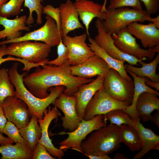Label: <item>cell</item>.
I'll use <instances>...</instances> for the list:
<instances>
[{
	"label": "cell",
	"mask_w": 159,
	"mask_h": 159,
	"mask_svg": "<svg viewBox=\"0 0 159 159\" xmlns=\"http://www.w3.org/2000/svg\"><path fill=\"white\" fill-rule=\"evenodd\" d=\"M3 133L6 135L7 137L16 143H20L27 146L25 141L20 133L19 129L11 122L7 121L3 130Z\"/></svg>",
	"instance_id": "34"
},
{
	"label": "cell",
	"mask_w": 159,
	"mask_h": 159,
	"mask_svg": "<svg viewBox=\"0 0 159 159\" xmlns=\"http://www.w3.org/2000/svg\"><path fill=\"white\" fill-rule=\"evenodd\" d=\"M27 18L26 15L12 19L0 16V25L4 27L0 31V39L6 37L7 40L18 38L21 36V31H29L30 27L26 24Z\"/></svg>",
	"instance_id": "22"
},
{
	"label": "cell",
	"mask_w": 159,
	"mask_h": 159,
	"mask_svg": "<svg viewBox=\"0 0 159 159\" xmlns=\"http://www.w3.org/2000/svg\"><path fill=\"white\" fill-rule=\"evenodd\" d=\"M119 127L121 143L125 144L131 151L140 150L141 148L140 138L135 127L124 124L119 126Z\"/></svg>",
	"instance_id": "29"
},
{
	"label": "cell",
	"mask_w": 159,
	"mask_h": 159,
	"mask_svg": "<svg viewBox=\"0 0 159 159\" xmlns=\"http://www.w3.org/2000/svg\"><path fill=\"white\" fill-rule=\"evenodd\" d=\"M38 118L32 115L29 122L26 126L19 129L20 133L27 146L33 152L41 136V129Z\"/></svg>",
	"instance_id": "26"
},
{
	"label": "cell",
	"mask_w": 159,
	"mask_h": 159,
	"mask_svg": "<svg viewBox=\"0 0 159 159\" xmlns=\"http://www.w3.org/2000/svg\"><path fill=\"white\" fill-rule=\"evenodd\" d=\"M159 63V52L157 53L155 58L150 62L146 63L143 61L138 63L142 65L140 67H136L130 64H125L126 72L129 71L136 76L140 77H146L152 81L159 82V74L156 73V69Z\"/></svg>",
	"instance_id": "25"
},
{
	"label": "cell",
	"mask_w": 159,
	"mask_h": 159,
	"mask_svg": "<svg viewBox=\"0 0 159 159\" xmlns=\"http://www.w3.org/2000/svg\"><path fill=\"white\" fill-rule=\"evenodd\" d=\"M144 79L145 84L149 87H153L157 90H159V82H153L146 77H142Z\"/></svg>",
	"instance_id": "42"
},
{
	"label": "cell",
	"mask_w": 159,
	"mask_h": 159,
	"mask_svg": "<svg viewBox=\"0 0 159 159\" xmlns=\"http://www.w3.org/2000/svg\"><path fill=\"white\" fill-rule=\"evenodd\" d=\"M103 87L114 99L131 103L134 87L133 80L125 79L116 70L110 68L105 77Z\"/></svg>",
	"instance_id": "10"
},
{
	"label": "cell",
	"mask_w": 159,
	"mask_h": 159,
	"mask_svg": "<svg viewBox=\"0 0 159 159\" xmlns=\"http://www.w3.org/2000/svg\"><path fill=\"white\" fill-rule=\"evenodd\" d=\"M51 47L42 42L26 40L13 42L7 47L4 56H12L33 64H46Z\"/></svg>",
	"instance_id": "5"
},
{
	"label": "cell",
	"mask_w": 159,
	"mask_h": 159,
	"mask_svg": "<svg viewBox=\"0 0 159 159\" xmlns=\"http://www.w3.org/2000/svg\"><path fill=\"white\" fill-rule=\"evenodd\" d=\"M88 41L89 44L88 45L95 55L103 59L110 68L116 70L123 78L130 81L133 80L128 75L125 68L124 63L125 61L124 60H117L110 56L98 45L92 38L89 37Z\"/></svg>",
	"instance_id": "24"
},
{
	"label": "cell",
	"mask_w": 159,
	"mask_h": 159,
	"mask_svg": "<svg viewBox=\"0 0 159 159\" xmlns=\"http://www.w3.org/2000/svg\"><path fill=\"white\" fill-rule=\"evenodd\" d=\"M19 63L14 62L9 68L8 73L10 81L15 88V97L25 102L27 105L31 115L36 116L38 119L43 118L45 110L63 93L65 87L58 86L50 88L49 95L46 98L40 99L32 94L26 87L23 82L25 76L24 73L20 74L18 70Z\"/></svg>",
	"instance_id": "2"
},
{
	"label": "cell",
	"mask_w": 159,
	"mask_h": 159,
	"mask_svg": "<svg viewBox=\"0 0 159 159\" xmlns=\"http://www.w3.org/2000/svg\"><path fill=\"white\" fill-rule=\"evenodd\" d=\"M106 0H105V3H104V4H106Z\"/></svg>",
	"instance_id": "49"
},
{
	"label": "cell",
	"mask_w": 159,
	"mask_h": 159,
	"mask_svg": "<svg viewBox=\"0 0 159 159\" xmlns=\"http://www.w3.org/2000/svg\"><path fill=\"white\" fill-rule=\"evenodd\" d=\"M157 96L154 93L145 92L138 97L135 109L139 117L143 122L149 121L152 112L159 110V99Z\"/></svg>",
	"instance_id": "23"
},
{
	"label": "cell",
	"mask_w": 159,
	"mask_h": 159,
	"mask_svg": "<svg viewBox=\"0 0 159 159\" xmlns=\"http://www.w3.org/2000/svg\"><path fill=\"white\" fill-rule=\"evenodd\" d=\"M42 12L43 13L50 16L55 21L59 30L62 32L61 26L60 11L59 8H55L50 4L47 5L43 6Z\"/></svg>",
	"instance_id": "37"
},
{
	"label": "cell",
	"mask_w": 159,
	"mask_h": 159,
	"mask_svg": "<svg viewBox=\"0 0 159 159\" xmlns=\"http://www.w3.org/2000/svg\"><path fill=\"white\" fill-rule=\"evenodd\" d=\"M104 12L105 18L102 21V23L106 32L111 35L117 34L133 22L143 23L148 21L151 17L145 10H136L128 7L114 9L106 8Z\"/></svg>",
	"instance_id": "4"
},
{
	"label": "cell",
	"mask_w": 159,
	"mask_h": 159,
	"mask_svg": "<svg viewBox=\"0 0 159 159\" xmlns=\"http://www.w3.org/2000/svg\"><path fill=\"white\" fill-rule=\"evenodd\" d=\"M88 36L85 33L73 37L68 35L62 37V42L68 51V61L71 66L81 64L95 55L86 42Z\"/></svg>",
	"instance_id": "11"
},
{
	"label": "cell",
	"mask_w": 159,
	"mask_h": 159,
	"mask_svg": "<svg viewBox=\"0 0 159 159\" xmlns=\"http://www.w3.org/2000/svg\"><path fill=\"white\" fill-rule=\"evenodd\" d=\"M103 115L104 120L109 121L110 124L119 126L124 124L135 126L134 121L123 109L114 110Z\"/></svg>",
	"instance_id": "30"
},
{
	"label": "cell",
	"mask_w": 159,
	"mask_h": 159,
	"mask_svg": "<svg viewBox=\"0 0 159 159\" xmlns=\"http://www.w3.org/2000/svg\"><path fill=\"white\" fill-rule=\"evenodd\" d=\"M107 125L103 115H98L89 120L82 119L78 127L72 132L62 131L57 134L68 135V137L59 143V148L64 151L71 149L79 152L82 151L81 143L87 135Z\"/></svg>",
	"instance_id": "6"
},
{
	"label": "cell",
	"mask_w": 159,
	"mask_h": 159,
	"mask_svg": "<svg viewBox=\"0 0 159 159\" xmlns=\"http://www.w3.org/2000/svg\"><path fill=\"white\" fill-rule=\"evenodd\" d=\"M15 92L8 71L4 67L0 69V104L3 102L6 98L14 96Z\"/></svg>",
	"instance_id": "31"
},
{
	"label": "cell",
	"mask_w": 159,
	"mask_h": 159,
	"mask_svg": "<svg viewBox=\"0 0 159 159\" xmlns=\"http://www.w3.org/2000/svg\"><path fill=\"white\" fill-rule=\"evenodd\" d=\"M126 29L140 40L144 48H152L159 45V29L154 23L145 24L135 21L129 24Z\"/></svg>",
	"instance_id": "17"
},
{
	"label": "cell",
	"mask_w": 159,
	"mask_h": 159,
	"mask_svg": "<svg viewBox=\"0 0 159 159\" xmlns=\"http://www.w3.org/2000/svg\"><path fill=\"white\" fill-rule=\"evenodd\" d=\"M71 65L67 61L60 66L45 64L36 67L34 71L25 76L24 84L34 95L43 99L49 95V89L58 86L65 87L63 93L72 96L82 85L90 83L94 79H84L72 75Z\"/></svg>",
	"instance_id": "1"
},
{
	"label": "cell",
	"mask_w": 159,
	"mask_h": 159,
	"mask_svg": "<svg viewBox=\"0 0 159 159\" xmlns=\"http://www.w3.org/2000/svg\"><path fill=\"white\" fill-rule=\"evenodd\" d=\"M14 142L8 137H5L0 133V145H4L8 144H13Z\"/></svg>",
	"instance_id": "45"
},
{
	"label": "cell",
	"mask_w": 159,
	"mask_h": 159,
	"mask_svg": "<svg viewBox=\"0 0 159 159\" xmlns=\"http://www.w3.org/2000/svg\"><path fill=\"white\" fill-rule=\"evenodd\" d=\"M32 159H56L51 155L44 146L38 142L33 152Z\"/></svg>",
	"instance_id": "38"
},
{
	"label": "cell",
	"mask_w": 159,
	"mask_h": 159,
	"mask_svg": "<svg viewBox=\"0 0 159 159\" xmlns=\"http://www.w3.org/2000/svg\"><path fill=\"white\" fill-rule=\"evenodd\" d=\"M6 47V44L1 45L0 47V65L4 62L10 61H17L21 62L23 64H24L25 62V61L20 58H16L11 56L5 58H3V57L4 56V51Z\"/></svg>",
	"instance_id": "40"
},
{
	"label": "cell",
	"mask_w": 159,
	"mask_h": 159,
	"mask_svg": "<svg viewBox=\"0 0 159 159\" xmlns=\"http://www.w3.org/2000/svg\"><path fill=\"white\" fill-rule=\"evenodd\" d=\"M24 5L28 8L29 14L27 18L26 24L29 25L33 24L34 20L32 16L33 13L35 11L37 15V23L38 24L42 23V9L43 6L42 4L43 0H24Z\"/></svg>",
	"instance_id": "32"
},
{
	"label": "cell",
	"mask_w": 159,
	"mask_h": 159,
	"mask_svg": "<svg viewBox=\"0 0 159 159\" xmlns=\"http://www.w3.org/2000/svg\"><path fill=\"white\" fill-rule=\"evenodd\" d=\"M113 159H129V158L126 157L125 155L122 153H116Z\"/></svg>",
	"instance_id": "47"
},
{
	"label": "cell",
	"mask_w": 159,
	"mask_h": 159,
	"mask_svg": "<svg viewBox=\"0 0 159 159\" xmlns=\"http://www.w3.org/2000/svg\"><path fill=\"white\" fill-rule=\"evenodd\" d=\"M76 100L73 96L61 93L55 100L53 105L63 112L62 125L69 132L72 131L78 127L82 118L77 114L76 110Z\"/></svg>",
	"instance_id": "14"
},
{
	"label": "cell",
	"mask_w": 159,
	"mask_h": 159,
	"mask_svg": "<svg viewBox=\"0 0 159 159\" xmlns=\"http://www.w3.org/2000/svg\"><path fill=\"white\" fill-rule=\"evenodd\" d=\"M105 76H97L92 81L81 85L73 96L76 100V110L78 116L83 119L87 105L97 91L103 86Z\"/></svg>",
	"instance_id": "19"
},
{
	"label": "cell",
	"mask_w": 159,
	"mask_h": 159,
	"mask_svg": "<svg viewBox=\"0 0 159 159\" xmlns=\"http://www.w3.org/2000/svg\"><path fill=\"white\" fill-rule=\"evenodd\" d=\"M145 7L146 11L149 15L156 13L159 10V0H140Z\"/></svg>",
	"instance_id": "39"
},
{
	"label": "cell",
	"mask_w": 159,
	"mask_h": 159,
	"mask_svg": "<svg viewBox=\"0 0 159 159\" xmlns=\"http://www.w3.org/2000/svg\"><path fill=\"white\" fill-rule=\"evenodd\" d=\"M8 0H0V8L4 4L7 2Z\"/></svg>",
	"instance_id": "48"
},
{
	"label": "cell",
	"mask_w": 159,
	"mask_h": 159,
	"mask_svg": "<svg viewBox=\"0 0 159 159\" xmlns=\"http://www.w3.org/2000/svg\"><path fill=\"white\" fill-rule=\"evenodd\" d=\"M132 77L134 83V91L132 102L130 105L126 108L123 110L127 113L131 118L134 120L139 117L136 110L135 106L137 99L139 96L143 92H153L159 96L158 91L154 90L148 86L145 83L142 77H139L129 71L127 72Z\"/></svg>",
	"instance_id": "27"
},
{
	"label": "cell",
	"mask_w": 159,
	"mask_h": 159,
	"mask_svg": "<svg viewBox=\"0 0 159 159\" xmlns=\"http://www.w3.org/2000/svg\"><path fill=\"white\" fill-rule=\"evenodd\" d=\"M74 3L79 19L85 25L86 33L89 36V29L90 23L95 18L102 21L104 20L105 16L104 11L106 7H104L103 4H100L90 0H76Z\"/></svg>",
	"instance_id": "18"
},
{
	"label": "cell",
	"mask_w": 159,
	"mask_h": 159,
	"mask_svg": "<svg viewBox=\"0 0 159 159\" xmlns=\"http://www.w3.org/2000/svg\"><path fill=\"white\" fill-rule=\"evenodd\" d=\"M7 121L3 109L0 104V133L3 134V131Z\"/></svg>",
	"instance_id": "41"
},
{
	"label": "cell",
	"mask_w": 159,
	"mask_h": 159,
	"mask_svg": "<svg viewBox=\"0 0 159 159\" xmlns=\"http://www.w3.org/2000/svg\"><path fill=\"white\" fill-rule=\"evenodd\" d=\"M90 159H111V158L107 155H90L83 153Z\"/></svg>",
	"instance_id": "43"
},
{
	"label": "cell",
	"mask_w": 159,
	"mask_h": 159,
	"mask_svg": "<svg viewBox=\"0 0 159 159\" xmlns=\"http://www.w3.org/2000/svg\"><path fill=\"white\" fill-rule=\"evenodd\" d=\"M44 112L43 118L38 119L39 124L41 129V136L38 141L45 148L52 156L59 159L64 156V151L55 147L53 144L48 133V129L50 124L54 119L61 115L57 108L54 106L51 108L49 105Z\"/></svg>",
	"instance_id": "16"
},
{
	"label": "cell",
	"mask_w": 159,
	"mask_h": 159,
	"mask_svg": "<svg viewBox=\"0 0 159 159\" xmlns=\"http://www.w3.org/2000/svg\"><path fill=\"white\" fill-rule=\"evenodd\" d=\"M0 153L1 159H31L33 154L27 146L20 143L1 145Z\"/></svg>",
	"instance_id": "28"
},
{
	"label": "cell",
	"mask_w": 159,
	"mask_h": 159,
	"mask_svg": "<svg viewBox=\"0 0 159 159\" xmlns=\"http://www.w3.org/2000/svg\"><path fill=\"white\" fill-rule=\"evenodd\" d=\"M24 0H9L0 8V16L8 17L19 14Z\"/></svg>",
	"instance_id": "33"
},
{
	"label": "cell",
	"mask_w": 159,
	"mask_h": 159,
	"mask_svg": "<svg viewBox=\"0 0 159 159\" xmlns=\"http://www.w3.org/2000/svg\"><path fill=\"white\" fill-rule=\"evenodd\" d=\"M111 35L115 44L121 52L138 59L151 60L156 53L159 52V45L147 49L141 48L136 37L128 32L126 28Z\"/></svg>",
	"instance_id": "7"
},
{
	"label": "cell",
	"mask_w": 159,
	"mask_h": 159,
	"mask_svg": "<svg viewBox=\"0 0 159 159\" xmlns=\"http://www.w3.org/2000/svg\"><path fill=\"white\" fill-rule=\"evenodd\" d=\"M57 57L56 59L52 60H48L46 64L58 66L68 61V51L62 40L57 46Z\"/></svg>",
	"instance_id": "35"
},
{
	"label": "cell",
	"mask_w": 159,
	"mask_h": 159,
	"mask_svg": "<svg viewBox=\"0 0 159 159\" xmlns=\"http://www.w3.org/2000/svg\"><path fill=\"white\" fill-rule=\"evenodd\" d=\"M59 8L62 36L77 29L84 28L80 21L74 3L71 0H67L65 3L61 4Z\"/></svg>",
	"instance_id": "20"
},
{
	"label": "cell",
	"mask_w": 159,
	"mask_h": 159,
	"mask_svg": "<svg viewBox=\"0 0 159 159\" xmlns=\"http://www.w3.org/2000/svg\"><path fill=\"white\" fill-rule=\"evenodd\" d=\"M130 105L114 99L102 86L97 91L87 105L83 119L90 120L97 115H104L115 109L124 110Z\"/></svg>",
	"instance_id": "9"
},
{
	"label": "cell",
	"mask_w": 159,
	"mask_h": 159,
	"mask_svg": "<svg viewBox=\"0 0 159 159\" xmlns=\"http://www.w3.org/2000/svg\"><path fill=\"white\" fill-rule=\"evenodd\" d=\"M8 121L14 123L19 129L28 124L31 115L26 104L15 96L8 97L1 104Z\"/></svg>",
	"instance_id": "13"
},
{
	"label": "cell",
	"mask_w": 159,
	"mask_h": 159,
	"mask_svg": "<svg viewBox=\"0 0 159 159\" xmlns=\"http://www.w3.org/2000/svg\"><path fill=\"white\" fill-rule=\"evenodd\" d=\"M150 120L159 127V110H157L154 115H151Z\"/></svg>",
	"instance_id": "44"
},
{
	"label": "cell",
	"mask_w": 159,
	"mask_h": 159,
	"mask_svg": "<svg viewBox=\"0 0 159 159\" xmlns=\"http://www.w3.org/2000/svg\"><path fill=\"white\" fill-rule=\"evenodd\" d=\"M110 68L103 59L94 55L81 64L71 65L70 69L72 75L90 79L99 75L105 76Z\"/></svg>",
	"instance_id": "15"
},
{
	"label": "cell",
	"mask_w": 159,
	"mask_h": 159,
	"mask_svg": "<svg viewBox=\"0 0 159 159\" xmlns=\"http://www.w3.org/2000/svg\"><path fill=\"white\" fill-rule=\"evenodd\" d=\"M43 26L36 30L27 33L19 38L0 42V46L21 41H39L47 44L51 47L57 46L62 40V32L58 29L55 21L48 15Z\"/></svg>",
	"instance_id": "8"
},
{
	"label": "cell",
	"mask_w": 159,
	"mask_h": 159,
	"mask_svg": "<svg viewBox=\"0 0 159 159\" xmlns=\"http://www.w3.org/2000/svg\"><path fill=\"white\" fill-rule=\"evenodd\" d=\"M119 126L110 124L94 131L81 146L82 153L90 155H108L118 149L121 143Z\"/></svg>",
	"instance_id": "3"
},
{
	"label": "cell",
	"mask_w": 159,
	"mask_h": 159,
	"mask_svg": "<svg viewBox=\"0 0 159 159\" xmlns=\"http://www.w3.org/2000/svg\"><path fill=\"white\" fill-rule=\"evenodd\" d=\"M135 127L140 135L141 148L133 157L134 159L142 158L149 151L159 150V136L151 130L145 127L141 123L140 118L134 120Z\"/></svg>",
	"instance_id": "21"
},
{
	"label": "cell",
	"mask_w": 159,
	"mask_h": 159,
	"mask_svg": "<svg viewBox=\"0 0 159 159\" xmlns=\"http://www.w3.org/2000/svg\"><path fill=\"white\" fill-rule=\"evenodd\" d=\"M148 21L150 22H152L155 24L157 28L159 29V15H158L155 18H152L151 17L149 18Z\"/></svg>",
	"instance_id": "46"
},
{
	"label": "cell",
	"mask_w": 159,
	"mask_h": 159,
	"mask_svg": "<svg viewBox=\"0 0 159 159\" xmlns=\"http://www.w3.org/2000/svg\"><path fill=\"white\" fill-rule=\"evenodd\" d=\"M128 7L136 10L143 9L142 4L140 0H110L107 8L114 9Z\"/></svg>",
	"instance_id": "36"
},
{
	"label": "cell",
	"mask_w": 159,
	"mask_h": 159,
	"mask_svg": "<svg viewBox=\"0 0 159 159\" xmlns=\"http://www.w3.org/2000/svg\"><path fill=\"white\" fill-rule=\"evenodd\" d=\"M95 26L97 33L94 39L108 54L116 59L124 60L129 64L140 66L138 63L142 60L122 52L116 46L112 35L106 31L102 21L97 18Z\"/></svg>",
	"instance_id": "12"
}]
</instances>
